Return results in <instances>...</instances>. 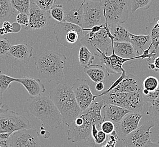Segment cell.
<instances>
[{
  "label": "cell",
  "instance_id": "obj_8",
  "mask_svg": "<svg viewBox=\"0 0 159 147\" xmlns=\"http://www.w3.org/2000/svg\"><path fill=\"white\" fill-rule=\"evenodd\" d=\"M31 128V123L25 116L9 110L0 114V134L13 132L22 129Z\"/></svg>",
  "mask_w": 159,
  "mask_h": 147
},
{
  "label": "cell",
  "instance_id": "obj_49",
  "mask_svg": "<svg viewBox=\"0 0 159 147\" xmlns=\"http://www.w3.org/2000/svg\"><path fill=\"white\" fill-rule=\"evenodd\" d=\"M2 100H3V92L0 89V105L2 104Z\"/></svg>",
  "mask_w": 159,
  "mask_h": 147
},
{
  "label": "cell",
  "instance_id": "obj_41",
  "mask_svg": "<svg viewBox=\"0 0 159 147\" xmlns=\"http://www.w3.org/2000/svg\"><path fill=\"white\" fill-rule=\"evenodd\" d=\"M14 24H11L9 21H5L2 24V28L3 29L5 35L9 33H13V32H18L14 27Z\"/></svg>",
  "mask_w": 159,
  "mask_h": 147
},
{
  "label": "cell",
  "instance_id": "obj_32",
  "mask_svg": "<svg viewBox=\"0 0 159 147\" xmlns=\"http://www.w3.org/2000/svg\"><path fill=\"white\" fill-rule=\"evenodd\" d=\"M51 17L58 22H64L65 19V10L62 5H54L49 10Z\"/></svg>",
  "mask_w": 159,
  "mask_h": 147
},
{
  "label": "cell",
  "instance_id": "obj_19",
  "mask_svg": "<svg viewBox=\"0 0 159 147\" xmlns=\"http://www.w3.org/2000/svg\"><path fill=\"white\" fill-rule=\"evenodd\" d=\"M17 82L21 84L31 97L40 96L46 91L44 84L40 78L23 77L17 78Z\"/></svg>",
  "mask_w": 159,
  "mask_h": 147
},
{
  "label": "cell",
  "instance_id": "obj_43",
  "mask_svg": "<svg viewBox=\"0 0 159 147\" xmlns=\"http://www.w3.org/2000/svg\"><path fill=\"white\" fill-rule=\"evenodd\" d=\"M153 63L155 65V71L159 73V56L155 58L154 60L153 61Z\"/></svg>",
  "mask_w": 159,
  "mask_h": 147
},
{
  "label": "cell",
  "instance_id": "obj_36",
  "mask_svg": "<svg viewBox=\"0 0 159 147\" xmlns=\"http://www.w3.org/2000/svg\"><path fill=\"white\" fill-rule=\"evenodd\" d=\"M31 1L38 5L42 9L49 11L51 7L55 5L56 0H31Z\"/></svg>",
  "mask_w": 159,
  "mask_h": 147
},
{
  "label": "cell",
  "instance_id": "obj_45",
  "mask_svg": "<svg viewBox=\"0 0 159 147\" xmlns=\"http://www.w3.org/2000/svg\"><path fill=\"white\" fill-rule=\"evenodd\" d=\"M0 147H9L8 140H3L0 138Z\"/></svg>",
  "mask_w": 159,
  "mask_h": 147
},
{
  "label": "cell",
  "instance_id": "obj_33",
  "mask_svg": "<svg viewBox=\"0 0 159 147\" xmlns=\"http://www.w3.org/2000/svg\"><path fill=\"white\" fill-rule=\"evenodd\" d=\"M17 82V78L10 77L0 71V89L2 92H5L10 88L11 83Z\"/></svg>",
  "mask_w": 159,
  "mask_h": 147
},
{
  "label": "cell",
  "instance_id": "obj_48",
  "mask_svg": "<svg viewBox=\"0 0 159 147\" xmlns=\"http://www.w3.org/2000/svg\"><path fill=\"white\" fill-rule=\"evenodd\" d=\"M148 69L151 70H155V65L153 64V63H148Z\"/></svg>",
  "mask_w": 159,
  "mask_h": 147
},
{
  "label": "cell",
  "instance_id": "obj_14",
  "mask_svg": "<svg viewBox=\"0 0 159 147\" xmlns=\"http://www.w3.org/2000/svg\"><path fill=\"white\" fill-rule=\"evenodd\" d=\"M112 53L111 56H107L104 52L101 51L99 49H96L98 53L97 56L99 57L100 64L105 70L109 74H121L125 71L123 68V65L126 62L135 60V58L125 59L120 57L115 53L114 48L111 47Z\"/></svg>",
  "mask_w": 159,
  "mask_h": 147
},
{
  "label": "cell",
  "instance_id": "obj_15",
  "mask_svg": "<svg viewBox=\"0 0 159 147\" xmlns=\"http://www.w3.org/2000/svg\"><path fill=\"white\" fill-rule=\"evenodd\" d=\"M143 115L140 113L130 112L125 116L121 121L115 124V131L119 140H123L127 135L139 127V123Z\"/></svg>",
  "mask_w": 159,
  "mask_h": 147
},
{
  "label": "cell",
  "instance_id": "obj_1",
  "mask_svg": "<svg viewBox=\"0 0 159 147\" xmlns=\"http://www.w3.org/2000/svg\"><path fill=\"white\" fill-rule=\"evenodd\" d=\"M23 111L41 121L48 128H57L63 122L60 113L49 96H31L27 100Z\"/></svg>",
  "mask_w": 159,
  "mask_h": 147
},
{
  "label": "cell",
  "instance_id": "obj_47",
  "mask_svg": "<svg viewBox=\"0 0 159 147\" xmlns=\"http://www.w3.org/2000/svg\"><path fill=\"white\" fill-rule=\"evenodd\" d=\"M72 1L82 3L83 2H89V1H102V0H72Z\"/></svg>",
  "mask_w": 159,
  "mask_h": 147
},
{
  "label": "cell",
  "instance_id": "obj_9",
  "mask_svg": "<svg viewBox=\"0 0 159 147\" xmlns=\"http://www.w3.org/2000/svg\"><path fill=\"white\" fill-rule=\"evenodd\" d=\"M83 29L104 24L105 18L102 1L84 2Z\"/></svg>",
  "mask_w": 159,
  "mask_h": 147
},
{
  "label": "cell",
  "instance_id": "obj_24",
  "mask_svg": "<svg viewBox=\"0 0 159 147\" xmlns=\"http://www.w3.org/2000/svg\"><path fill=\"white\" fill-rule=\"evenodd\" d=\"M111 34L115 38V42H130V32L121 24H108Z\"/></svg>",
  "mask_w": 159,
  "mask_h": 147
},
{
  "label": "cell",
  "instance_id": "obj_22",
  "mask_svg": "<svg viewBox=\"0 0 159 147\" xmlns=\"http://www.w3.org/2000/svg\"><path fill=\"white\" fill-rule=\"evenodd\" d=\"M83 4L84 2L80 3L79 7L67 5L65 8L64 7L65 19L64 22L73 23L83 28L84 22Z\"/></svg>",
  "mask_w": 159,
  "mask_h": 147
},
{
  "label": "cell",
  "instance_id": "obj_42",
  "mask_svg": "<svg viewBox=\"0 0 159 147\" xmlns=\"http://www.w3.org/2000/svg\"><path fill=\"white\" fill-rule=\"evenodd\" d=\"M105 88V85L102 82L96 83L95 86V89L98 91H102Z\"/></svg>",
  "mask_w": 159,
  "mask_h": 147
},
{
  "label": "cell",
  "instance_id": "obj_28",
  "mask_svg": "<svg viewBox=\"0 0 159 147\" xmlns=\"http://www.w3.org/2000/svg\"><path fill=\"white\" fill-rule=\"evenodd\" d=\"M109 136L102 130H99L98 132L94 137L90 135L86 140V143L89 147H104L108 141Z\"/></svg>",
  "mask_w": 159,
  "mask_h": 147
},
{
  "label": "cell",
  "instance_id": "obj_7",
  "mask_svg": "<svg viewBox=\"0 0 159 147\" xmlns=\"http://www.w3.org/2000/svg\"><path fill=\"white\" fill-rule=\"evenodd\" d=\"M92 123L86 113H82L67 125V139L72 143L86 140L91 135Z\"/></svg>",
  "mask_w": 159,
  "mask_h": 147
},
{
  "label": "cell",
  "instance_id": "obj_29",
  "mask_svg": "<svg viewBox=\"0 0 159 147\" xmlns=\"http://www.w3.org/2000/svg\"><path fill=\"white\" fill-rule=\"evenodd\" d=\"M14 11L10 0H0V26L9 19Z\"/></svg>",
  "mask_w": 159,
  "mask_h": 147
},
{
  "label": "cell",
  "instance_id": "obj_20",
  "mask_svg": "<svg viewBox=\"0 0 159 147\" xmlns=\"http://www.w3.org/2000/svg\"><path fill=\"white\" fill-rule=\"evenodd\" d=\"M33 47L25 42L11 45L9 56L26 64H29L32 56Z\"/></svg>",
  "mask_w": 159,
  "mask_h": 147
},
{
  "label": "cell",
  "instance_id": "obj_18",
  "mask_svg": "<svg viewBox=\"0 0 159 147\" xmlns=\"http://www.w3.org/2000/svg\"><path fill=\"white\" fill-rule=\"evenodd\" d=\"M143 90V82L138 77L129 74L111 92H131Z\"/></svg>",
  "mask_w": 159,
  "mask_h": 147
},
{
  "label": "cell",
  "instance_id": "obj_30",
  "mask_svg": "<svg viewBox=\"0 0 159 147\" xmlns=\"http://www.w3.org/2000/svg\"><path fill=\"white\" fill-rule=\"evenodd\" d=\"M31 0H10V2L14 9L19 13L29 14Z\"/></svg>",
  "mask_w": 159,
  "mask_h": 147
},
{
  "label": "cell",
  "instance_id": "obj_27",
  "mask_svg": "<svg viewBox=\"0 0 159 147\" xmlns=\"http://www.w3.org/2000/svg\"><path fill=\"white\" fill-rule=\"evenodd\" d=\"M130 42L138 50L140 49L142 51L144 50V48L148 47L151 44L150 36L148 35H135L130 32Z\"/></svg>",
  "mask_w": 159,
  "mask_h": 147
},
{
  "label": "cell",
  "instance_id": "obj_16",
  "mask_svg": "<svg viewBox=\"0 0 159 147\" xmlns=\"http://www.w3.org/2000/svg\"><path fill=\"white\" fill-rule=\"evenodd\" d=\"M111 47L114 48L115 53L120 57L125 59H146L145 56L140 55L139 50L130 42H115L112 40Z\"/></svg>",
  "mask_w": 159,
  "mask_h": 147
},
{
  "label": "cell",
  "instance_id": "obj_17",
  "mask_svg": "<svg viewBox=\"0 0 159 147\" xmlns=\"http://www.w3.org/2000/svg\"><path fill=\"white\" fill-rule=\"evenodd\" d=\"M130 112L127 109L121 106L105 104L102 109V115L103 121H109L117 124Z\"/></svg>",
  "mask_w": 159,
  "mask_h": 147
},
{
  "label": "cell",
  "instance_id": "obj_13",
  "mask_svg": "<svg viewBox=\"0 0 159 147\" xmlns=\"http://www.w3.org/2000/svg\"><path fill=\"white\" fill-rule=\"evenodd\" d=\"M29 16V24L25 27V30L28 31L40 29L47 27L51 17L49 11L42 9L33 2H31Z\"/></svg>",
  "mask_w": 159,
  "mask_h": 147
},
{
  "label": "cell",
  "instance_id": "obj_12",
  "mask_svg": "<svg viewBox=\"0 0 159 147\" xmlns=\"http://www.w3.org/2000/svg\"><path fill=\"white\" fill-rule=\"evenodd\" d=\"M76 101L82 111L83 112L92 104L94 100V95L90 88L89 81L78 78L72 86Z\"/></svg>",
  "mask_w": 159,
  "mask_h": 147
},
{
  "label": "cell",
  "instance_id": "obj_11",
  "mask_svg": "<svg viewBox=\"0 0 159 147\" xmlns=\"http://www.w3.org/2000/svg\"><path fill=\"white\" fill-rule=\"evenodd\" d=\"M9 147H41L37 129H22L13 132L8 139Z\"/></svg>",
  "mask_w": 159,
  "mask_h": 147
},
{
  "label": "cell",
  "instance_id": "obj_4",
  "mask_svg": "<svg viewBox=\"0 0 159 147\" xmlns=\"http://www.w3.org/2000/svg\"><path fill=\"white\" fill-rule=\"evenodd\" d=\"M113 40H115V38L111 34L107 19L105 18L104 25L98 32L84 31L80 42L97 56V49L107 54L109 48L111 47V42Z\"/></svg>",
  "mask_w": 159,
  "mask_h": 147
},
{
  "label": "cell",
  "instance_id": "obj_38",
  "mask_svg": "<svg viewBox=\"0 0 159 147\" xmlns=\"http://www.w3.org/2000/svg\"><path fill=\"white\" fill-rule=\"evenodd\" d=\"M115 128L116 126L115 123L109 121L102 122L101 125V130L107 135L112 134L115 131Z\"/></svg>",
  "mask_w": 159,
  "mask_h": 147
},
{
  "label": "cell",
  "instance_id": "obj_31",
  "mask_svg": "<svg viewBox=\"0 0 159 147\" xmlns=\"http://www.w3.org/2000/svg\"><path fill=\"white\" fill-rule=\"evenodd\" d=\"M155 0H130L131 12L134 13L139 9L147 10Z\"/></svg>",
  "mask_w": 159,
  "mask_h": 147
},
{
  "label": "cell",
  "instance_id": "obj_26",
  "mask_svg": "<svg viewBox=\"0 0 159 147\" xmlns=\"http://www.w3.org/2000/svg\"><path fill=\"white\" fill-rule=\"evenodd\" d=\"M95 54L91 51L89 48L82 45L80 48L78 54L80 65L84 68L93 64V62L95 59Z\"/></svg>",
  "mask_w": 159,
  "mask_h": 147
},
{
  "label": "cell",
  "instance_id": "obj_46",
  "mask_svg": "<svg viewBox=\"0 0 159 147\" xmlns=\"http://www.w3.org/2000/svg\"><path fill=\"white\" fill-rule=\"evenodd\" d=\"M144 147H159V144L158 143H153L151 140H150Z\"/></svg>",
  "mask_w": 159,
  "mask_h": 147
},
{
  "label": "cell",
  "instance_id": "obj_10",
  "mask_svg": "<svg viewBox=\"0 0 159 147\" xmlns=\"http://www.w3.org/2000/svg\"><path fill=\"white\" fill-rule=\"evenodd\" d=\"M155 123L152 121L145 122L140 127L127 135L123 140L125 147H144L151 140Z\"/></svg>",
  "mask_w": 159,
  "mask_h": 147
},
{
  "label": "cell",
  "instance_id": "obj_5",
  "mask_svg": "<svg viewBox=\"0 0 159 147\" xmlns=\"http://www.w3.org/2000/svg\"><path fill=\"white\" fill-rule=\"evenodd\" d=\"M108 24H122L129 17L130 0H102Z\"/></svg>",
  "mask_w": 159,
  "mask_h": 147
},
{
  "label": "cell",
  "instance_id": "obj_21",
  "mask_svg": "<svg viewBox=\"0 0 159 147\" xmlns=\"http://www.w3.org/2000/svg\"><path fill=\"white\" fill-rule=\"evenodd\" d=\"M142 90L127 92L124 108L131 112L140 113L143 110L144 100Z\"/></svg>",
  "mask_w": 159,
  "mask_h": 147
},
{
  "label": "cell",
  "instance_id": "obj_3",
  "mask_svg": "<svg viewBox=\"0 0 159 147\" xmlns=\"http://www.w3.org/2000/svg\"><path fill=\"white\" fill-rule=\"evenodd\" d=\"M49 97L57 106L62 121L66 125L71 123L82 113L72 87L66 84H57L49 93Z\"/></svg>",
  "mask_w": 159,
  "mask_h": 147
},
{
  "label": "cell",
  "instance_id": "obj_6",
  "mask_svg": "<svg viewBox=\"0 0 159 147\" xmlns=\"http://www.w3.org/2000/svg\"><path fill=\"white\" fill-rule=\"evenodd\" d=\"M53 31L57 42L70 49L80 41L84 33L81 27L67 22L56 23L53 27Z\"/></svg>",
  "mask_w": 159,
  "mask_h": 147
},
{
  "label": "cell",
  "instance_id": "obj_25",
  "mask_svg": "<svg viewBox=\"0 0 159 147\" xmlns=\"http://www.w3.org/2000/svg\"><path fill=\"white\" fill-rule=\"evenodd\" d=\"M147 32L150 36L153 48V51L157 53L159 48V17H156L146 27Z\"/></svg>",
  "mask_w": 159,
  "mask_h": 147
},
{
  "label": "cell",
  "instance_id": "obj_34",
  "mask_svg": "<svg viewBox=\"0 0 159 147\" xmlns=\"http://www.w3.org/2000/svg\"><path fill=\"white\" fill-rule=\"evenodd\" d=\"M159 87V80L156 77H148L143 80V88L149 91H154Z\"/></svg>",
  "mask_w": 159,
  "mask_h": 147
},
{
  "label": "cell",
  "instance_id": "obj_2",
  "mask_svg": "<svg viewBox=\"0 0 159 147\" xmlns=\"http://www.w3.org/2000/svg\"><path fill=\"white\" fill-rule=\"evenodd\" d=\"M66 57L57 52L45 50L35 57V64L40 79L60 84L65 78L64 68Z\"/></svg>",
  "mask_w": 159,
  "mask_h": 147
},
{
  "label": "cell",
  "instance_id": "obj_40",
  "mask_svg": "<svg viewBox=\"0 0 159 147\" xmlns=\"http://www.w3.org/2000/svg\"><path fill=\"white\" fill-rule=\"evenodd\" d=\"M16 21L20 26H27L29 22V16L28 14L19 13L16 16Z\"/></svg>",
  "mask_w": 159,
  "mask_h": 147
},
{
  "label": "cell",
  "instance_id": "obj_37",
  "mask_svg": "<svg viewBox=\"0 0 159 147\" xmlns=\"http://www.w3.org/2000/svg\"><path fill=\"white\" fill-rule=\"evenodd\" d=\"M151 104L152 105L150 106L148 111L147 112V114L151 117H156V118L159 119V97Z\"/></svg>",
  "mask_w": 159,
  "mask_h": 147
},
{
  "label": "cell",
  "instance_id": "obj_23",
  "mask_svg": "<svg viewBox=\"0 0 159 147\" xmlns=\"http://www.w3.org/2000/svg\"><path fill=\"white\" fill-rule=\"evenodd\" d=\"M84 73L89 77L92 82L98 83L105 79L106 73L109 75L105 68L100 65L92 64L84 69Z\"/></svg>",
  "mask_w": 159,
  "mask_h": 147
},
{
  "label": "cell",
  "instance_id": "obj_39",
  "mask_svg": "<svg viewBox=\"0 0 159 147\" xmlns=\"http://www.w3.org/2000/svg\"><path fill=\"white\" fill-rule=\"evenodd\" d=\"M159 97V87L157 90L154 91H151L147 95H143V99L144 102H149L152 104Z\"/></svg>",
  "mask_w": 159,
  "mask_h": 147
},
{
  "label": "cell",
  "instance_id": "obj_44",
  "mask_svg": "<svg viewBox=\"0 0 159 147\" xmlns=\"http://www.w3.org/2000/svg\"><path fill=\"white\" fill-rule=\"evenodd\" d=\"M9 110V106L7 104H3L0 105V114Z\"/></svg>",
  "mask_w": 159,
  "mask_h": 147
},
{
  "label": "cell",
  "instance_id": "obj_35",
  "mask_svg": "<svg viewBox=\"0 0 159 147\" xmlns=\"http://www.w3.org/2000/svg\"><path fill=\"white\" fill-rule=\"evenodd\" d=\"M11 43L6 38H0V58L6 59L9 56Z\"/></svg>",
  "mask_w": 159,
  "mask_h": 147
},
{
  "label": "cell",
  "instance_id": "obj_50",
  "mask_svg": "<svg viewBox=\"0 0 159 147\" xmlns=\"http://www.w3.org/2000/svg\"><path fill=\"white\" fill-rule=\"evenodd\" d=\"M157 143H159V140H158V142H157Z\"/></svg>",
  "mask_w": 159,
  "mask_h": 147
}]
</instances>
